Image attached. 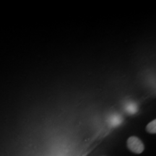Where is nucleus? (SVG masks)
<instances>
[{
	"label": "nucleus",
	"mask_w": 156,
	"mask_h": 156,
	"mask_svg": "<svg viewBox=\"0 0 156 156\" xmlns=\"http://www.w3.org/2000/svg\"><path fill=\"white\" fill-rule=\"evenodd\" d=\"M146 130L147 132L151 134H155L156 133V120L154 119L150 122L146 126Z\"/></svg>",
	"instance_id": "2"
},
{
	"label": "nucleus",
	"mask_w": 156,
	"mask_h": 156,
	"mask_svg": "<svg viewBox=\"0 0 156 156\" xmlns=\"http://www.w3.org/2000/svg\"><path fill=\"white\" fill-rule=\"evenodd\" d=\"M127 147L129 151L135 154H140L144 151L145 146L137 136H132L127 140Z\"/></svg>",
	"instance_id": "1"
}]
</instances>
